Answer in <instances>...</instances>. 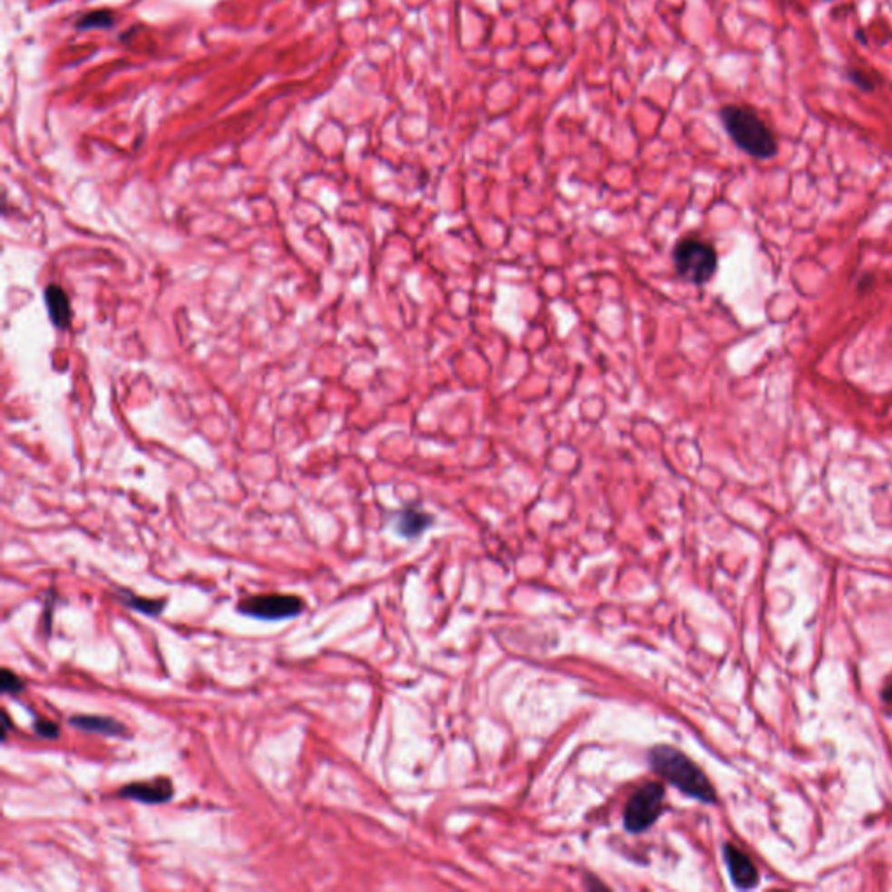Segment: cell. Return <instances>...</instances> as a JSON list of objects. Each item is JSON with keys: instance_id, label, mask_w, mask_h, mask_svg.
I'll return each instance as SVG.
<instances>
[{"instance_id": "7c38bea8", "label": "cell", "mask_w": 892, "mask_h": 892, "mask_svg": "<svg viewBox=\"0 0 892 892\" xmlns=\"http://www.w3.org/2000/svg\"><path fill=\"white\" fill-rule=\"evenodd\" d=\"M113 24H115L113 13L109 11V9H98V11H90V13L82 15L75 22V28L77 30H92V28L107 30V28H111Z\"/></svg>"}, {"instance_id": "9c48e42d", "label": "cell", "mask_w": 892, "mask_h": 892, "mask_svg": "<svg viewBox=\"0 0 892 892\" xmlns=\"http://www.w3.org/2000/svg\"><path fill=\"white\" fill-rule=\"evenodd\" d=\"M45 307L53 325L60 330H65L72 321V307L67 293L56 285L47 286L44 291Z\"/></svg>"}, {"instance_id": "4fadbf2b", "label": "cell", "mask_w": 892, "mask_h": 892, "mask_svg": "<svg viewBox=\"0 0 892 892\" xmlns=\"http://www.w3.org/2000/svg\"><path fill=\"white\" fill-rule=\"evenodd\" d=\"M0 691L4 695H20L24 692V682L11 669H2L0 673Z\"/></svg>"}, {"instance_id": "3957f363", "label": "cell", "mask_w": 892, "mask_h": 892, "mask_svg": "<svg viewBox=\"0 0 892 892\" xmlns=\"http://www.w3.org/2000/svg\"><path fill=\"white\" fill-rule=\"evenodd\" d=\"M673 264L676 274L695 286H703L710 283L718 268V255L710 243L685 238L678 241L673 249Z\"/></svg>"}, {"instance_id": "5b68a950", "label": "cell", "mask_w": 892, "mask_h": 892, "mask_svg": "<svg viewBox=\"0 0 892 892\" xmlns=\"http://www.w3.org/2000/svg\"><path fill=\"white\" fill-rule=\"evenodd\" d=\"M305 603L295 595H257L238 605V612L260 621H283L304 612Z\"/></svg>"}, {"instance_id": "8992f818", "label": "cell", "mask_w": 892, "mask_h": 892, "mask_svg": "<svg viewBox=\"0 0 892 892\" xmlns=\"http://www.w3.org/2000/svg\"><path fill=\"white\" fill-rule=\"evenodd\" d=\"M173 795H175V786L170 778L136 780V782H130L119 790L121 799L147 803V805L170 802L173 799Z\"/></svg>"}, {"instance_id": "277c9868", "label": "cell", "mask_w": 892, "mask_h": 892, "mask_svg": "<svg viewBox=\"0 0 892 892\" xmlns=\"http://www.w3.org/2000/svg\"><path fill=\"white\" fill-rule=\"evenodd\" d=\"M666 799L664 786L661 782H648L642 786L625 805V828L629 833H644L663 814V803Z\"/></svg>"}, {"instance_id": "5bb4252c", "label": "cell", "mask_w": 892, "mask_h": 892, "mask_svg": "<svg viewBox=\"0 0 892 892\" xmlns=\"http://www.w3.org/2000/svg\"><path fill=\"white\" fill-rule=\"evenodd\" d=\"M34 731L37 732V736L44 737V739H58L60 737V725L49 718H37L34 722Z\"/></svg>"}, {"instance_id": "2e32d148", "label": "cell", "mask_w": 892, "mask_h": 892, "mask_svg": "<svg viewBox=\"0 0 892 892\" xmlns=\"http://www.w3.org/2000/svg\"><path fill=\"white\" fill-rule=\"evenodd\" d=\"M11 729H13V723H11V718H9V714H7V712H2V734H0V737H2V741H5V737H7V732H9Z\"/></svg>"}, {"instance_id": "30bf717a", "label": "cell", "mask_w": 892, "mask_h": 892, "mask_svg": "<svg viewBox=\"0 0 892 892\" xmlns=\"http://www.w3.org/2000/svg\"><path fill=\"white\" fill-rule=\"evenodd\" d=\"M431 525H432L431 514L419 511L415 508H408L398 516L396 530L400 536L412 538V537L421 536Z\"/></svg>"}, {"instance_id": "ba28073f", "label": "cell", "mask_w": 892, "mask_h": 892, "mask_svg": "<svg viewBox=\"0 0 892 892\" xmlns=\"http://www.w3.org/2000/svg\"><path fill=\"white\" fill-rule=\"evenodd\" d=\"M68 723L79 731L100 734V736L121 737L126 736L128 732L124 723H121L112 716H102V714H73L68 718Z\"/></svg>"}, {"instance_id": "9a60e30c", "label": "cell", "mask_w": 892, "mask_h": 892, "mask_svg": "<svg viewBox=\"0 0 892 892\" xmlns=\"http://www.w3.org/2000/svg\"><path fill=\"white\" fill-rule=\"evenodd\" d=\"M848 81L854 86H858L859 90L865 91V92H871V91L875 90L873 81H871L870 77L865 72H861V70H850L848 72Z\"/></svg>"}, {"instance_id": "6da1fadb", "label": "cell", "mask_w": 892, "mask_h": 892, "mask_svg": "<svg viewBox=\"0 0 892 892\" xmlns=\"http://www.w3.org/2000/svg\"><path fill=\"white\" fill-rule=\"evenodd\" d=\"M648 761L652 771L676 786L682 793L703 803H716V791L706 774L680 750L659 744L650 750Z\"/></svg>"}, {"instance_id": "e0dca14e", "label": "cell", "mask_w": 892, "mask_h": 892, "mask_svg": "<svg viewBox=\"0 0 892 892\" xmlns=\"http://www.w3.org/2000/svg\"><path fill=\"white\" fill-rule=\"evenodd\" d=\"M884 701H892V685L884 691Z\"/></svg>"}, {"instance_id": "52a82bcc", "label": "cell", "mask_w": 892, "mask_h": 892, "mask_svg": "<svg viewBox=\"0 0 892 892\" xmlns=\"http://www.w3.org/2000/svg\"><path fill=\"white\" fill-rule=\"evenodd\" d=\"M723 859L737 889L748 891L759 886V870L746 852H742L732 844H725Z\"/></svg>"}, {"instance_id": "7a4b0ae2", "label": "cell", "mask_w": 892, "mask_h": 892, "mask_svg": "<svg viewBox=\"0 0 892 892\" xmlns=\"http://www.w3.org/2000/svg\"><path fill=\"white\" fill-rule=\"evenodd\" d=\"M720 119L731 140L742 152L755 159H772L778 156V141L759 113L741 105H725Z\"/></svg>"}, {"instance_id": "8fae6325", "label": "cell", "mask_w": 892, "mask_h": 892, "mask_svg": "<svg viewBox=\"0 0 892 892\" xmlns=\"http://www.w3.org/2000/svg\"><path fill=\"white\" fill-rule=\"evenodd\" d=\"M119 598H121V602L128 605L130 608H133V610L143 614V616H149V617L160 616V612L166 606V600L164 598H159V600L143 598V596H136L131 591H126V589H121L119 591Z\"/></svg>"}]
</instances>
